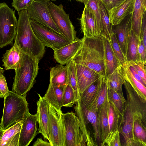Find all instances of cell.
<instances>
[{"mask_svg": "<svg viewBox=\"0 0 146 146\" xmlns=\"http://www.w3.org/2000/svg\"><path fill=\"white\" fill-rule=\"evenodd\" d=\"M123 84L126 91L127 100L123 114L120 117L118 130L125 141L134 137L133 127L135 120H141L146 126V100L139 97L125 79Z\"/></svg>", "mask_w": 146, "mask_h": 146, "instance_id": "cell-1", "label": "cell"}, {"mask_svg": "<svg viewBox=\"0 0 146 146\" xmlns=\"http://www.w3.org/2000/svg\"><path fill=\"white\" fill-rule=\"evenodd\" d=\"M82 47L72 59L75 64L84 65L105 78L104 44L103 36L84 37Z\"/></svg>", "mask_w": 146, "mask_h": 146, "instance_id": "cell-2", "label": "cell"}, {"mask_svg": "<svg viewBox=\"0 0 146 146\" xmlns=\"http://www.w3.org/2000/svg\"><path fill=\"white\" fill-rule=\"evenodd\" d=\"M18 12L19 18L14 43L23 53L37 57L40 60L44 54L45 46L35 34L27 9Z\"/></svg>", "mask_w": 146, "mask_h": 146, "instance_id": "cell-3", "label": "cell"}, {"mask_svg": "<svg viewBox=\"0 0 146 146\" xmlns=\"http://www.w3.org/2000/svg\"><path fill=\"white\" fill-rule=\"evenodd\" d=\"M40 60L37 57L23 52L21 65L15 70L12 91L23 96L33 87L38 72Z\"/></svg>", "mask_w": 146, "mask_h": 146, "instance_id": "cell-4", "label": "cell"}, {"mask_svg": "<svg viewBox=\"0 0 146 146\" xmlns=\"http://www.w3.org/2000/svg\"><path fill=\"white\" fill-rule=\"evenodd\" d=\"M27 95L20 96L9 91L4 98L3 114L0 125L5 129L22 120L30 113Z\"/></svg>", "mask_w": 146, "mask_h": 146, "instance_id": "cell-5", "label": "cell"}, {"mask_svg": "<svg viewBox=\"0 0 146 146\" xmlns=\"http://www.w3.org/2000/svg\"><path fill=\"white\" fill-rule=\"evenodd\" d=\"M18 21L15 12L5 3H0V48L12 44L16 33Z\"/></svg>", "mask_w": 146, "mask_h": 146, "instance_id": "cell-6", "label": "cell"}, {"mask_svg": "<svg viewBox=\"0 0 146 146\" xmlns=\"http://www.w3.org/2000/svg\"><path fill=\"white\" fill-rule=\"evenodd\" d=\"M65 146H85L86 140L78 117L73 112L61 114Z\"/></svg>", "mask_w": 146, "mask_h": 146, "instance_id": "cell-7", "label": "cell"}, {"mask_svg": "<svg viewBox=\"0 0 146 146\" xmlns=\"http://www.w3.org/2000/svg\"><path fill=\"white\" fill-rule=\"evenodd\" d=\"M48 8L51 17L61 34L72 41L76 40V32L62 4L57 5L50 1Z\"/></svg>", "mask_w": 146, "mask_h": 146, "instance_id": "cell-8", "label": "cell"}, {"mask_svg": "<svg viewBox=\"0 0 146 146\" xmlns=\"http://www.w3.org/2000/svg\"><path fill=\"white\" fill-rule=\"evenodd\" d=\"M29 20L35 34L45 46L52 49H58L72 42L51 29L33 21Z\"/></svg>", "mask_w": 146, "mask_h": 146, "instance_id": "cell-9", "label": "cell"}, {"mask_svg": "<svg viewBox=\"0 0 146 146\" xmlns=\"http://www.w3.org/2000/svg\"><path fill=\"white\" fill-rule=\"evenodd\" d=\"M50 1L33 0L26 9L28 16L29 20L39 23L61 34L49 12L48 4Z\"/></svg>", "mask_w": 146, "mask_h": 146, "instance_id": "cell-10", "label": "cell"}, {"mask_svg": "<svg viewBox=\"0 0 146 146\" xmlns=\"http://www.w3.org/2000/svg\"><path fill=\"white\" fill-rule=\"evenodd\" d=\"M48 104L49 142L51 146H65L64 132L61 118L62 110Z\"/></svg>", "mask_w": 146, "mask_h": 146, "instance_id": "cell-11", "label": "cell"}, {"mask_svg": "<svg viewBox=\"0 0 146 146\" xmlns=\"http://www.w3.org/2000/svg\"><path fill=\"white\" fill-rule=\"evenodd\" d=\"M37 122L36 114L30 113L22 120L18 146H27L37 134Z\"/></svg>", "mask_w": 146, "mask_h": 146, "instance_id": "cell-12", "label": "cell"}, {"mask_svg": "<svg viewBox=\"0 0 146 146\" xmlns=\"http://www.w3.org/2000/svg\"><path fill=\"white\" fill-rule=\"evenodd\" d=\"M132 13L127 16L120 23L114 25V27L112 28L113 31L116 36L121 50L125 58L132 29Z\"/></svg>", "mask_w": 146, "mask_h": 146, "instance_id": "cell-13", "label": "cell"}, {"mask_svg": "<svg viewBox=\"0 0 146 146\" xmlns=\"http://www.w3.org/2000/svg\"><path fill=\"white\" fill-rule=\"evenodd\" d=\"M82 39L77 38L75 40L60 48L53 49L54 57L59 63L66 64L72 60L81 48Z\"/></svg>", "mask_w": 146, "mask_h": 146, "instance_id": "cell-14", "label": "cell"}, {"mask_svg": "<svg viewBox=\"0 0 146 146\" xmlns=\"http://www.w3.org/2000/svg\"><path fill=\"white\" fill-rule=\"evenodd\" d=\"M38 100L36 102L37 112L36 114L39 125L38 133H40L44 138L49 141V104L43 97L38 94Z\"/></svg>", "mask_w": 146, "mask_h": 146, "instance_id": "cell-15", "label": "cell"}, {"mask_svg": "<svg viewBox=\"0 0 146 146\" xmlns=\"http://www.w3.org/2000/svg\"><path fill=\"white\" fill-rule=\"evenodd\" d=\"M74 109L80 121L85 125L90 123L93 128L94 141L97 144V141L101 143L100 131L97 119V112L95 111L86 108H81L79 102H76Z\"/></svg>", "mask_w": 146, "mask_h": 146, "instance_id": "cell-16", "label": "cell"}, {"mask_svg": "<svg viewBox=\"0 0 146 146\" xmlns=\"http://www.w3.org/2000/svg\"><path fill=\"white\" fill-rule=\"evenodd\" d=\"M76 74L80 93L101 76L94 71L81 64H75Z\"/></svg>", "mask_w": 146, "mask_h": 146, "instance_id": "cell-17", "label": "cell"}, {"mask_svg": "<svg viewBox=\"0 0 146 146\" xmlns=\"http://www.w3.org/2000/svg\"><path fill=\"white\" fill-rule=\"evenodd\" d=\"M135 0H125L117 7L108 11L112 26L118 25L127 16L132 13Z\"/></svg>", "mask_w": 146, "mask_h": 146, "instance_id": "cell-18", "label": "cell"}, {"mask_svg": "<svg viewBox=\"0 0 146 146\" xmlns=\"http://www.w3.org/2000/svg\"><path fill=\"white\" fill-rule=\"evenodd\" d=\"M23 52L21 49L14 43L9 50L6 51L2 58L3 66L5 70L10 69L15 70L20 66Z\"/></svg>", "mask_w": 146, "mask_h": 146, "instance_id": "cell-19", "label": "cell"}, {"mask_svg": "<svg viewBox=\"0 0 146 146\" xmlns=\"http://www.w3.org/2000/svg\"><path fill=\"white\" fill-rule=\"evenodd\" d=\"M103 37L104 44L105 78L106 79L121 64L113 52L110 41Z\"/></svg>", "mask_w": 146, "mask_h": 146, "instance_id": "cell-20", "label": "cell"}, {"mask_svg": "<svg viewBox=\"0 0 146 146\" xmlns=\"http://www.w3.org/2000/svg\"><path fill=\"white\" fill-rule=\"evenodd\" d=\"M79 20L84 37H89L98 36L97 26L94 17L85 6Z\"/></svg>", "mask_w": 146, "mask_h": 146, "instance_id": "cell-21", "label": "cell"}, {"mask_svg": "<svg viewBox=\"0 0 146 146\" xmlns=\"http://www.w3.org/2000/svg\"><path fill=\"white\" fill-rule=\"evenodd\" d=\"M146 11V0H135L132 13V30L139 39L141 37L142 22Z\"/></svg>", "mask_w": 146, "mask_h": 146, "instance_id": "cell-22", "label": "cell"}, {"mask_svg": "<svg viewBox=\"0 0 146 146\" xmlns=\"http://www.w3.org/2000/svg\"><path fill=\"white\" fill-rule=\"evenodd\" d=\"M66 86H59L50 83L43 98L48 104L61 110L62 98Z\"/></svg>", "mask_w": 146, "mask_h": 146, "instance_id": "cell-23", "label": "cell"}, {"mask_svg": "<svg viewBox=\"0 0 146 146\" xmlns=\"http://www.w3.org/2000/svg\"><path fill=\"white\" fill-rule=\"evenodd\" d=\"M22 120L5 129L0 141V146H18Z\"/></svg>", "mask_w": 146, "mask_h": 146, "instance_id": "cell-24", "label": "cell"}, {"mask_svg": "<svg viewBox=\"0 0 146 146\" xmlns=\"http://www.w3.org/2000/svg\"><path fill=\"white\" fill-rule=\"evenodd\" d=\"M108 99L100 107L97 112V119L101 142L100 145L110 132L108 119Z\"/></svg>", "mask_w": 146, "mask_h": 146, "instance_id": "cell-25", "label": "cell"}, {"mask_svg": "<svg viewBox=\"0 0 146 146\" xmlns=\"http://www.w3.org/2000/svg\"><path fill=\"white\" fill-rule=\"evenodd\" d=\"M108 87L106 80L101 76L95 98L88 109L98 111L100 107L108 100Z\"/></svg>", "mask_w": 146, "mask_h": 146, "instance_id": "cell-26", "label": "cell"}, {"mask_svg": "<svg viewBox=\"0 0 146 146\" xmlns=\"http://www.w3.org/2000/svg\"><path fill=\"white\" fill-rule=\"evenodd\" d=\"M120 69L124 79L129 83L138 96L146 100V88L133 76L125 63L121 65Z\"/></svg>", "mask_w": 146, "mask_h": 146, "instance_id": "cell-27", "label": "cell"}, {"mask_svg": "<svg viewBox=\"0 0 146 146\" xmlns=\"http://www.w3.org/2000/svg\"><path fill=\"white\" fill-rule=\"evenodd\" d=\"M50 83L65 86L68 84V73L66 65L57 64L50 70Z\"/></svg>", "mask_w": 146, "mask_h": 146, "instance_id": "cell-28", "label": "cell"}, {"mask_svg": "<svg viewBox=\"0 0 146 146\" xmlns=\"http://www.w3.org/2000/svg\"><path fill=\"white\" fill-rule=\"evenodd\" d=\"M98 1L101 17L102 30L100 36L110 41L111 35L113 33L112 26L110 22L108 10L100 0Z\"/></svg>", "mask_w": 146, "mask_h": 146, "instance_id": "cell-29", "label": "cell"}, {"mask_svg": "<svg viewBox=\"0 0 146 146\" xmlns=\"http://www.w3.org/2000/svg\"><path fill=\"white\" fill-rule=\"evenodd\" d=\"M108 99L118 116L121 117L124 111L126 101L124 96L108 88Z\"/></svg>", "mask_w": 146, "mask_h": 146, "instance_id": "cell-30", "label": "cell"}, {"mask_svg": "<svg viewBox=\"0 0 146 146\" xmlns=\"http://www.w3.org/2000/svg\"><path fill=\"white\" fill-rule=\"evenodd\" d=\"M120 66L117 68L106 79L108 88L123 96L122 86L123 84L124 78L121 72Z\"/></svg>", "mask_w": 146, "mask_h": 146, "instance_id": "cell-31", "label": "cell"}, {"mask_svg": "<svg viewBox=\"0 0 146 146\" xmlns=\"http://www.w3.org/2000/svg\"><path fill=\"white\" fill-rule=\"evenodd\" d=\"M99 78L80 93L79 102L81 108L88 109L92 103L96 96Z\"/></svg>", "mask_w": 146, "mask_h": 146, "instance_id": "cell-32", "label": "cell"}, {"mask_svg": "<svg viewBox=\"0 0 146 146\" xmlns=\"http://www.w3.org/2000/svg\"><path fill=\"white\" fill-rule=\"evenodd\" d=\"M139 39L131 29L126 57L127 61L137 62L140 60L138 51Z\"/></svg>", "mask_w": 146, "mask_h": 146, "instance_id": "cell-33", "label": "cell"}, {"mask_svg": "<svg viewBox=\"0 0 146 146\" xmlns=\"http://www.w3.org/2000/svg\"><path fill=\"white\" fill-rule=\"evenodd\" d=\"M66 65L68 70V84L74 90L76 102H79L80 93L77 81L75 63L72 60Z\"/></svg>", "mask_w": 146, "mask_h": 146, "instance_id": "cell-34", "label": "cell"}, {"mask_svg": "<svg viewBox=\"0 0 146 146\" xmlns=\"http://www.w3.org/2000/svg\"><path fill=\"white\" fill-rule=\"evenodd\" d=\"M84 3V6L93 15L96 24L98 36H100L102 27L101 14L98 0H86Z\"/></svg>", "mask_w": 146, "mask_h": 146, "instance_id": "cell-35", "label": "cell"}, {"mask_svg": "<svg viewBox=\"0 0 146 146\" xmlns=\"http://www.w3.org/2000/svg\"><path fill=\"white\" fill-rule=\"evenodd\" d=\"M76 102V98L73 90L68 84L66 86L62 102V107H71Z\"/></svg>", "mask_w": 146, "mask_h": 146, "instance_id": "cell-36", "label": "cell"}, {"mask_svg": "<svg viewBox=\"0 0 146 146\" xmlns=\"http://www.w3.org/2000/svg\"><path fill=\"white\" fill-rule=\"evenodd\" d=\"M119 118L113 107L108 101V119L110 132L118 129Z\"/></svg>", "mask_w": 146, "mask_h": 146, "instance_id": "cell-37", "label": "cell"}, {"mask_svg": "<svg viewBox=\"0 0 146 146\" xmlns=\"http://www.w3.org/2000/svg\"><path fill=\"white\" fill-rule=\"evenodd\" d=\"M133 132L134 137L146 143V126L141 120H135L133 125Z\"/></svg>", "mask_w": 146, "mask_h": 146, "instance_id": "cell-38", "label": "cell"}, {"mask_svg": "<svg viewBox=\"0 0 146 146\" xmlns=\"http://www.w3.org/2000/svg\"><path fill=\"white\" fill-rule=\"evenodd\" d=\"M110 41L113 52L121 65L125 64L127 62L126 58L122 53L114 33L111 35Z\"/></svg>", "mask_w": 146, "mask_h": 146, "instance_id": "cell-39", "label": "cell"}, {"mask_svg": "<svg viewBox=\"0 0 146 146\" xmlns=\"http://www.w3.org/2000/svg\"><path fill=\"white\" fill-rule=\"evenodd\" d=\"M119 133L118 129L110 132L101 145L122 146L120 140Z\"/></svg>", "mask_w": 146, "mask_h": 146, "instance_id": "cell-40", "label": "cell"}, {"mask_svg": "<svg viewBox=\"0 0 146 146\" xmlns=\"http://www.w3.org/2000/svg\"><path fill=\"white\" fill-rule=\"evenodd\" d=\"M127 62L130 63L138 74L146 84V63L141 60L137 62Z\"/></svg>", "mask_w": 146, "mask_h": 146, "instance_id": "cell-41", "label": "cell"}, {"mask_svg": "<svg viewBox=\"0 0 146 146\" xmlns=\"http://www.w3.org/2000/svg\"><path fill=\"white\" fill-rule=\"evenodd\" d=\"M33 0H13L12 7L18 12L26 9Z\"/></svg>", "mask_w": 146, "mask_h": 146, "instance_id": "cell-42", "label": "cell"}, {"mask_svg": "<svg viewBox=\"0 0 146 146\" xmlns=\"http://www.w3.org/2000/svg\"><path fill=\"white\" fill-rule=\"evenodd\" d=\"M108 11L119 5L125 0H100Z\"/></svg>", "mask_w": 146, "mask_h": 146, "instance_id": "cell-43", "label": "cell"}, {"mask_svg": "<svg viewBox=\"0 0 146 146\" xmlns=\"http://www.w3.org/2000/svg\"><path fill=\"white\" fill-rule=\"evenodd\" d=\"M146 48L143 43L142 36L139 38L138 45V51L140 60L143 63H146Z\"/></svg>", "mask_w": 146, "mask_h": 146, "instance_id": "cell-44", "label": "cell"}, {"mask_svg": "<svg viewBox=\"0 0 146 146\" xmlns=\"http://www.w3.org/2000/svg\"><path fill=\"white\" fill-rule=\"evenodd\" d=\"M124 146H146V143L134 137L128 139L125 142Z\"/></svg>", "mask_w": 146, "mask_h": 146, "instance_id": "cell-45", "label": "cell"}, {"mask_svg": "<svg viewBox=\"0 0 146 146\" xmlns=\"http://www.w3.org/2000/svg\"><path fill=\"white\" fill-rule=\"evenodd\" d=\"M9 91L5 78L3 75L0 77V92L4 98L8 94Z\"/></svg>", "mask_w": 146, "mask_h": 146, "instance_id": "cell-46", "label": "cell"}, {"mask_svg": "<svg viewBox=\"0 0 146 146\" xmlns=\"http://www.w3.org/2000/svg\"><path fill=\"white\" fill-rule=\"evenodd\" d=\"M125 65L130 70L134 77L138 81L146 86L145 84L138 74L133 66L129 62L127 61L125 63Z\"/></svg>", "mask_w": 146, "mask_h": 146, "instance_id": "cell-47", "label": "cell"}, {"mask_svg": "<svg viewBox=\"0 0 146 146\" xmlns=\"http://www.w3.org/2000/svg\"><path fill=\"white\" fill-rule=\"evenodd\" d=\"M141 36L142 37L144 46L146 48V11L144 13L142 19Z\"/></svg>", "mask_w": 146, "mask_h": 146, "instance_id": "cell-48", "label": "cell"}, {"mask_svg": "<svg viewBox=\"0 0 146 146\" xmlns=\"http://www.w3.org/2000/svg\"><path fill=\"white\" fill-rule=\"evenodd\" d=\"M33 146H51L49 142L43 140L41 138H38L34 143Z\"/></svg>", "mask_w": 146, "mask_h": 146, "instance_id": "cell-49", "label": "cell"}, {"mask_svg": "<svg viewBox=\"0 0 146 146\" xmlns=\"http://www.w3.org/2000/svg\"><path fill=\"white\" fill-rule=\"evenodd\" d=\"M5 70H3V68L0 69V77L2 75H3V73L4 72ZM0 98H4V97L1 93L0 92Z\"/></svg>", "mask_w": 146, "mask_h": 146, "instance_id": "cell-50", "label": "cell"}, {"mask_svg": "<svg viewBox=\"0 0 146 146\" xmlns=\"http://www.w3.org/2000/svg\"><path fill=\"white\" fill-rule=\"evenodd\" d=\"M5 129H3L0 125V141L1 138Z\"/></svg>", "mask_w": 146, "mask_h": 146, "instance_id": "cell-51", "label": "cell"}, {"mask_svg": "<svg viewBox=\"0 0 146 146\" xmlns=\"http://www.w3.org/2000/svg\"><path fill=\"white\" fill-rule=\"evenodd\" d=\"M76 1L82 3H84L86 0H76Z\"/></svg>", "mask_w": 146, "mask_h": 146, "instance_id": "cell-52", "label": "cell"}, {"mask_svg": "<svg viewBox=\"0 0 146 146\" xmlns=\"http://www.w3.org/2000/svg\"><path fill=\"white\" fill-rule=\"evenodd\" d=\"M52 1H56V0H52Z\"/></svg>", "mask_w": 146, "mask_h": 146, "instance_id": "cell-53", "label": "cell"}, {"mask_svg": "<svg viewBox=\"0 0 146 146\" xmlns=\"http://www.w3.org/2000/svg\"><path fill=\"white\" fill-rule=\"evenodd\" d=\"M2 68L1 67H0V69H1V68Z\"/></svg>", "mask_w": 146, "mask_h": 146, "instance_id": "cell-54", "label": "cell"}, {"mask_svg": "<svg viewBox=\"0 0 146 146\" xmlns=\"http://www.w3.org/2000/svg\"></svg>", "mask_w": 146, "mask_h": 146, "instance_id": "cell-55", "label": "cell"}]
</instances>
